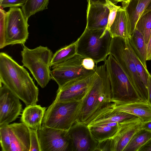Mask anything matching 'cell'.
Listing matches in <instances>:
<instances>
[{
	"label": "cell",
	"instance_id": "obj_38",
	"mask_svg": "<svg viewBox=\"0 0 151 151\" xmlns=\"http://www.w3.org/2000/svg\"><path fill=\"white\" fill-rule=\"evenodd\" d=\"M138 151H151V139L142 146Z\"/></svg>",
	"mask_w": 151,
	"mask_h": 151
},
{
	"label": "cell",
	"instance_id": "obj_36",
	"mask_svg": "<svg viewBox=\"0 0 151 151\" xmlns=\"http://www.w3.org/2000/svg\"><path fill=\"white\" fill-rule=\"evenodd\" d=\"M148 100L147 103L151 107V76L149 75L148 82Z\"/></svg>",
	"mask_w": 151,
	"mask_h": 151
},
{
	"label": "cell",
	"instance_id": "obj_29",
	"mask_svg": "<svg viewBox=\"0 0 151 151\" xmlns=\"http://www.w3.org/2000/svg\"><path fill=\"white\" fill-rule=\"evenodd\" d=\"M0 144L2 151H10L11 138L8 125L0 127Z\"/></svg>",
	"mask_w": 151,
	"mask_h": 151
},
{
	"label": "cell",
	"instance_id": "obj_40",
	"mask_svg": "<svg viewBox=\"0 0 151 151\" xmlns=\"http://www.w3.org/2000/svg\"><path fill=\"white\" fill-rule=\"evenodd\" d=\"M130 0H113L114 3H116L118 2H122V4H127Z\"/></svg>",
	"mask_w": 151,
	"mask_h": 151
},
{
	"label": "cell",
	"instance_id": "obj_31",
	"mask_svg": "<svg viewBox=\"0 0 151 151\" xmlns=\"http://www.w3.org/2000/svg\"><path fill=\"white\" fill-rule=\"evenodd\" d=\"M105 4L109 10L106 29L108 30L116 17L118 9L121 7L115 4L111 0H105Z\"/></svg>",
	"mask_w": 151,
	"mask_h": 151
},
{
	"label": "cell",
	"instance_id": "obj_9",
	"mask_svg": "<svg viewBox=\"0 0 151 151\" xmlns=\"http://www.w3.org/2000/svg\"><path fill=\"white\" fill-rule=\"evenodd\" d=\"M84 57L77 54L70 58L51 67V79L57 83L58 89L73 80L95 71L87 70L84 67L82 61Z\"/></svg>",
	"mask_w": 151,
	"mask_h": 151
},
{
	"label": "cell",
	"instance_id": "obj_12",
	"mask_svg": "<svg viewBox=\"0 0 151 151\" xmlns=\"http://www.w3.org/2000/svg\"><path fill=\"white\" fill-rule=\"evenodd\" d=\"M19 99L0 83V127L8 125L21 114L22 104Z\"/></svg>",
	"mask_w": 151,
	"mask_h": 151
},
{
	"label": "cell",
	"instance_id": "obj_23",
	"mask_svg": "<svg viewBox=\"0 0 151 151\" xmlns=\"http://www.w3.org/2000/svg\"><path fill=\"white\" fill-rule=\"evenodd\" d=\"M119 126V123L113 122L88 127L94 139L99 142L113 137L117 131Z\"/></svg>",
	"mask_w": 151,
	"mask_h": 151
},
{
	"label": "cell",
	"instance_id": "obj_32",
	"mask_svg": "<svg viewBox=\"0 0 151 151\" xmlns=\"http://www.w3.org/2000/svg\"><path fill=\"white\" fill-rule=\"evenodd\" d=\"M29 129L30 139L29 151H41V148L37 134V130L29 128Z\"/></svg>",
	"mask_w": 151,
	"mask_h": 151
},
{
	"label": "cell",
	"instance_id": "obj_19",
	"mask_svg": "<svg viewBox=\"0 0 151 151\" xmlns=\"http://www.w3.org/2000/svg\"><path fill=\"white\" fill-rule=\"evenodd\" d=\"M111 105L116 110L137 116L143 122L151 120V107L147 102H139L127 104L111 102Z\"/></svg>",
	"mask_w": 151,
	"mask_h": 151
},
{
	"label": "cell",
	"instance_id": "obj_16",
	"mask_svg": "<svg viewBox=\"0 0 151 151\" xmlns=\"http://www.w3.org/2000/svg\"><path fill=\"white\" fill-rule=\"evenodd\" d=\"M109 105L95 114L85 124L88 127L98 124L121 122L138 117L129 113L116 110Z\"/></svg>",
	"mask_w": 151,
	"mask_h": 151
},
{
	"label": "cell",
	"instance_id": "obj_4",
	"mask_svg": "<svg viewBox=\"0 0 151 151\" xmlns=\"http://www.w3.org/2000/svg\"><path fill=\"white\" fill-rule=\"evenodd\" d=\"M104 62L111 86V102L127 104L143 102L114 58L110 54Z\"/></svg>",
	"mask_w": 151,
	"mask_h": 151
},
{
	"label": "cell",
	"instance_id": "obj_14",
	"mask_svg": "<svg viewBox=\"0 0 151 151\" xmlns=\"http://www.w3.org/2000/svg\"><path fill=\"white\" fill-rule=\"evenodd\" d=\"M143 123L139 117L119 123L117 131L111 138L112 151H123L134 134L142 128Z\"/></svg>",
	"mask_w": 151,
	"mask_h": 151
},
{
	"label": "cell",
	"instance_id": "obj_34",
	"mask_svg": "<svg viewBox=\"0 0 151 151\" xmlns=\"http://www.w3.org/2000/svg\"><path fill=\"white\" fill-rule=\"evenodd\" d=\"M95 151H112L111 138L98 142Z\"/></svg>",
	"mask_w": 151,
	"mask_h": 151
},
{
	"label": "cell",
	"instance_id": "obj_6",
	"mask_svg": "<svg viewBox=\"0 0 151 151\" xmlns=\"http://www.w3.org/2000/svg\"><path fill=\"white\" fill-rule=\"evenodd\" d=\"M127 39L119 37L112 38L110 54L122 68L142 101L147 102L148 88L141 80L131 58Z\"/></svg>",
	"mask_w": 151,
	"mask_h": 151
},
{
	"label": "cell",
	"instance_id": "obj_37",
	"mask_svg": "<svg viewBox=\"0 0 151 151\" xmlns=\"http://www.w3.org/2000/svg\"><path fill=\"white\" fill-rule=\"evenodd\" d=\"M147 46V60H151V32Z\"/></svg>",
	"mask_w": 151,
	"mask_h": 151
},
{
	"label": "cell",
	"instance_id": "obj_8",
	"mask_svg": "<svg viewBox=\"0 0 151 151\" xmlns=\"http://www.w3.org/2000/svg\"><path fill=\"white\" fill-rule=\"evenodd\" d=\"M29 26L22 9L10 8L6 12V46L24 45L29 36Z\"/></svg>",
	"mask_w": 151,
	"mask_h": 151
},
{
	"label": "cell",
	"instance_id": "obj_3",
	"mask_svg": "<svg viewBox=\"0 0 151 151\" xmlns=\"http://www.w3.org/2000/svg\"><path fill=\"white\" fill-rule=\"evenodd\" d=\"M112 38L106 29L90 30L86 27L76 40L77 54L91 58L96 64L104 61L110 55Z\"/></svg>",
	"mask_w": 151,
	"mask_h": 151
},
{
	"label": "cell",
	"instance_id": "obj_26",
	"mask_svg": "<svg viewBox=\"0 0 151 151\" xmlns=\"http://www.w3.org/2000/svg\"><path fill=\"white\" fill-rule=\"evenodd\" d=\"M49 0H26L22 7L27 20L31 16L47 8Z\"/></svg>",
	"mask_w": 151,
	"mask_h": 151
},
{
	"label": "cell",
	"instance_id": "obj_7",
	"mask_svg": "<svg viewBox=\"0 0 151 151\" xmlns=\"http://www.w3.org/2000/svg\"><path fill=\"white\" fill-rule=\"evenodd\" d=\"M82 101L63 102L54 101L45 111L42 126L68 130L78 122Z\"/></svg>",
	"mask_w": 151,
	"mask_h": 151
},
{
	"label": "cell",
	"instance_id": "obj_22",
	"mask_svg": "<svg viewBox=\"0 0 151 151\" xmlns=\"http://www.w3.org/2000/svg\"><path fill=\"white\" fill-rule=\"evenodd\" d=\"M129 44L144 67L147 66V46L143 34L135 29L128 39Z\"/></svg>",
	"mask_w": 151,
	"mask_h": 151
},
{
	"label": "cell",
	"instance_id": "obj_24",
	"mask_svg": "<svg viewBox=\"0 0 151 151\" xmlns=\"http://www.w3.org/2000/svg\"><path fill=\"white\" fill-rule=\"evenodd\" d=\"M77 43L76 40L56 51L53 54L51 60V68L70 58L77 54Z\"/></svg>",
	"mask_w": 151,
	"mask_h": 151
},
{
	"label": "cell",
	"instance_id": "obj_21",
	"mask_svg": "<svg viewBox=\"0 0 151 151\" xmlns=\"http://www.w3.org/2000/svg\"><path fill=\"white\" fill-rule=\"evenodd\" d=\"M151 0H130L127 4H122L125 7L130 25V35L134 30L137 22L143 14Z\"/></svg>",
	"mask_w": 151,
	"mask_h": 151
},
{
	"label": "cell",
	"instance_id": "obj_33",
	"mask_svg": "<svg viewBox=\"0 0 151 151\" xmlns=\"http://www.w3.org/2000/svg\"><path fill=\"white\" fill-rule=\"evenodd\" d=\"M26 0H1L0 1V8L14 7L22 6Z\"/></svg>",
	"mask_w": 151,
	"mask_h": 151
},
{
	"label": "cell",
	"instance_id": "obj_11",
	"mask_svg": "<svg viewBox=\"0 0 151 151\" xmlns=\"http://www.w3.org/2000/svg\"><path fill=\"white\" fill-rule=\"evenodd\" d=\"M95 71L73 80L58 89L54 101L67 102L83 100L93 81Z\"/></svg>",
	"mask_w": 151,
	"mask_h": 151
},
{
	"label": "cell",
	"instance_id": "obj_44",
	"mask_svg": "<svg viewBox=\"0 0 151 151\" xmlns=\"http://www.w3.org/2000/svg\"><path fill=\"white\" fill-rule=\"evenodd\" d=\"M1 0H0V1H1Z\"/></svg>",
	"mask_w": 151,
	"mask_h": 151
},
{
	"label": "cell",
	"instance_id": "obj_39",
	"mask_svg": "<svg viewBox=\"0 0 151 151\" xmlns=\"http://www.w3.org/2000/svg\"><path fill=\"white\" fill-rule=\"evenodd\" d=\"M142 128L151 132V120L143 122Z\"/></svg>",
	"mask_w": 151,
	"mask_h": 151
},
{
	"label": "cell",
	"instance_id": "obj_25",
	"mask_svg": "<svg viewBox=\"0 0 151 151\" xmlns=\"http://www.w3.org/2000/svg\"><path fill=\"white\" fill-rule=\"evenodd\" d=\"M151 139V132L142 128L134 134L123 151H138Z\"/></svg>",
	"mask_w": 151,
	"mask_h": 151
},
{
	"label": "cell",
	"instance_id": "obj_17",
	"mask_svg": "<svg viewBox=\"0 0 151 151\" xmlns=\"http://www.w3.org/2000/svg\"><path fill=\"white\" fill-rule=\"evenodd\" d=\"M10 133V151H29V128L24 123H14L8 125Z\"/></svg>",
	"mask_w": 151,
	"mask_h": 151
},
{
	"label": "cell",
	"instance_id": "obj_15",
	"mask_svg": "<svg viewBox=\"0 0 151 151\" xmlns=\"http://www.w3.org/2000/svg\"><path fill=\"white\" fill-rule=\"evenodd\" d=\"M109 14L105 3L97 1L88 4L86 28L90 30L106 29Z\"/></svg>",
	"mask_w": 151,
	"mask_h": 151
},
{
	"label": "cell",
	"instance_id": "obj_41",
	"mask_svg": "<svg viewBox=\"0 0 151 151\" xmlns=\"http://www.w3.org/2000/svg\"><path fill=\"white\" fill-rule=\"evenodd\" d=\"M87 1L88 4H90L97 1H100L104 3H105V0H87Z\"/></svg>",
	"mask_w": 151,
	"mask_h": 151
},
{
	"label": "cell",
	"instance_id": "obj_5",
	"mask_svg": "<svg viewBox=\"0 0 151 151\" xmlns=\"http://www.w3.org/2000/svg\"><path fill=\"white\" fill-rule=\"evenodd\" d=\"M21 55L23 66L31 72L38 84L45 88L51 79L50 63L53 53L47 47L30 49L23 45Z\"/></svg>",
	"mask_w": 151,
	"mask_h": 151
},
{
	"label": "cell",
	"instance_id": "obj_10",
	"mask_svg": "<svg viewBox=\"0 0 151 151\" xmlns=\"http://www.w3.org/2000/svg\"><path fill=\"white\" fill-rule=\"evenodd\" d=\"M37 134L41 151H73L68 130L42 126Z\"/></svg>",
	"mask_w": 151,
	"mask_h": 151
},
{
	"label": "cell",
	"instance_id": "obj_42",
	"mask_svg": "<svg viewBox=\"0 0 151 151\" xmlns=\"http://www.w3.org/2000/svg\"><path fill=\"white\" fill-rule=\"evenodd\" d=\"M151 11V1L148 4L147 7L145 9L143 14H145L147 12Z\"/></svg>",
	"mask_w": 151,
	"mask_h": 151
},
{
	"label": "cell",
	"instance_id": "obj_28",
	"mask_svg": "<svg viewBox=\"0 0 151 151\" xmlns=\"http://www.w3.org/2000/svg\"><path fill=\"white\" fill-rule=\"evenodd\" d=\"M127 41L130 55L135 65L137 72L142 82L147 88L148 78L150 73L147 69L144 67L138 57L130 47L128 39Z\"/></svg>",
	"mask_w": 151,
	"mask_h": 151
},
{
	"label": "cell",
	"instance_id": "obj_18",
	"mask_svg": "<svg viewBox=\"0 0 151 151\" xmlns=\"http://www.w3.org/2000/svg\"><path fill=\"white\" fill-rule=\"evenodd\" d=\"M130 25L129 17L125 7H121L108 31L112 37H119L125 39L130 36Z\"/></svg>",
	"mask_w": 151,
	"mask_h": 151
},
{
	"label": "cell",
	"instance_id": "obj_30",
	"mask_svg": "<svg viewBox=\"0 0 151 151\" xmlns=\"http://www.w3.org/2000/svg\"><path fill=\"white\" fill-rule=\"evenodd\" d=\"M6 12L3 9H0V48L6 46Z\"/></svg>",
	"mask_w": 151,
	"mask_h": 151
},
{
	"label": "cell",
	"instance_id": "obj_43",
	"mask_svg": "<svg viewBox=\"0 0 151 151\" xmlns=\"http://www.w3.org/2000/svg\"><path fill=\"white\" fill-rule=\"evenodd\" d=\"M150 75H151V73L150 74Z\"/></svg>",
	"mask_w": 151,
	"mask_h": 151
},
{
	"label": "cell",
	"instance_id": "obj_2",
	"mask_svg": "<svg viewBox=\"0 0 151 151\" xmlns=\"http://www.w3.org/2000/svg\"><path fill=\"white\" fill-rule=\"evenodd\" d=\"M112 93L104 64L97 66L88 91L82 101L78 122L86 124L100 110L110 104Z\"/></svg>",
	"mask_w": 151,
	"mask_h": 151
},
{
	"label": "cell",
	"instance_id": "obj_27",
	"mask_svg": "<svg viewBox=\"0 0 151 151\" xmlns=\"http://www.w3.org/2000/svg\"><path fill=\"white\" fill-rule=\"evenodd\" d=\"M135 29L143 34L147 45L151 32V11L142 15L137 22Z\"/></svg>",
	"mask_w": 151,
	"mask_h": 151
},
{
	"label": "cell",
	"instance_id": "obj_35",
	"mask_svg": "<svg viewBox=\"0 0 151 151\" xmlns=\"http://www.w3.org/2000/svg\"><path fill=\"white\" fill-rule=\"evenodd\" d=\"M82 63L84 67L89 70L95 71L97 67L94 61L89 58L84 57Z\"/></svg>",
	"mask_w": 151,
	"mask_h": 151
},
{
	"label": "cell",
	"instance_id": "obj_13",
	"mask_svg": "<svg viewBox=\"0 0 151 151\" xmlns=\"http://www.w3.org/2000/svg\"><path fill=\"white\" fill-rule=\"evenodd\" d=\"M68 132L71 140L73 151H95L98 142L86 125L76 122Z\"/></svg>",
	"mask_w": 151,
	"mask_h": 151
},
{
	"label": "cell",
	"instance_id": "obj_20",
	"mask_svg": "<svg viewBox=\"0 0 151 151\" xmlns=\"http://www.w3.org/2000/svg\"><path fill=\"white\" fill-rule=\"evenodd\" d=\"M46 108L36 104L27 106L22 114V122L29 128L38 130L42 126Z\"/></svg>",
	"mask_w": 151,
	"mask_h": 151
},
{
	"label": "cell",
	"instance_id": "obj_1",
	"mask_svg": "<svg viewBox=\"0 0 151 151\" xmlns=\"http://www.w3.org/2000/svg\"><path fill=\"white\" fill-rule=\"evenodd\" d=\"M0 81L26 106L38 101V88L29 73L4 52L0 53Z\"/></svg>",
	"mask_w": 151,
	"mask_h": 151
}]
</instances>
